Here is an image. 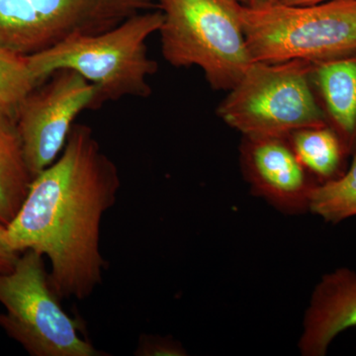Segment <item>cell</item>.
Here are the masks:
<instances>
[{
    "label": "cell",
    "mask_w": 356,
    "mask_h": 356,
    "mask_svg": "<svg viewBox=\"0 0 356 356\" xmlns=\"http://www.w3.org/2000/svg\"><path fill=\"white\" fill-rule=\"evenodd\" d=\"M121 177L92 129L72 126L62 154L33 179L7 238L18 252L48 257L60 298L86 300L102 284V219L116 204Z\"/></svg>",
    "instance_id": "obj_1"
},
{
    "label": "cell",
    "mask_w": 356,
    "mask_h": 356,
    "mask_svg": "<svg viewBox=\"0 0 356 356\" xmlns=\"http://www.w3.org/2000/svg\"><path fill=\"white\" fill-rule=\"evenodd\" d=\"M161 24L159 9L145 11L107 31L72 37L27 56L28 63L41 83L56 70H74L95 86L102 106L126 96L147 98L152 93L147 81L158 64L147 56L146 42Z\"/></svg>",
    "instance_id": "obj_2"
},
{
    "label": "cell",
    "mask_w": 356,
    "mask_h": 356,
    "mask_svg": "<svg viewBox=\"0 0 356 356\" xmlns=\"http://www.w3.org/2000/svg\"><path fill=\"white\" fill-rule=\"evenodd\" d=\"M236 13L254 62L315 63L356 51L355 0L257 7L238 1Z\"/></svg>",
    "instance_id": "obj_3"
},
{
    "label": "cell",
    "mask_w": 356,
    "mask_h": 356,
    "mask_svg": "<svg viewBox=\"0 0 356 356\" xmlns=\"http://www.w3.org/2000/svg\"><path fill=\"white\" fill-rule=\"evenodd\" d=\"M238 0H159L161 53L175 67H196L215 90H229L254 63Z\"/></svg>",
    "instance_id": "obj_4"
},
{
    "label": "cell",
    "mask_w": 356,
    "mask_h": 356,
    "mask_svg": "<svg viewBox=\"0 0 356 356\" xmlns=\"http://www.w3.org/2000/svg\"><path fill=\"white\" fill-rule=\"evenodd\" d=\"M311 69L304 60L252 63L218 107V116L243 137L288 138L327 125Z\"/></svg>",
    "instance_id": "obj_5"
},
{
    "label": "cell",
    "mask_w": 356,
    "mask_h": 356,
    "mask_svg": "<svg viewBox=\"0 0 356 356\" xmlns=\"http://www.w3.org/2000/svg\"><path fill=\"white\" fill-rule=\"evenodd\" d=\"M51 283L44 257L21 252L11 273H0V327L31 356H103L81 334Z\"/></svg>",
    "instance_id": "obj_6"
},
{
    "label": "cell",
    "mask_w": 356,
    "mask_h": 356,
    "mask_svg": "<svg viewBox=\"0 0 356 356\" xmlns=\"http://www.w3.org/2000/svg\"><path fill=\"white\" fill-rule=\"evenodd\" d=\"M156 8V0H0V46L34 55Z\"/></svg>",
    "instance_id": "obj_7"
},
{
    "label": "cell",
    "mask_w": 356,
    "mask_h": 356,
    "mask_svg": "<svg viewBox=\"0 0 356 356\" xmlns=\"http://www.w3.org/2000/svg\"><path fill=\"white\" fill-rule=\"evenodd\" d=\"M99 107L97 89L74 70H56L33 89L15 119L33 177L62 154L76 117Z\"/></svg>",
    "instance_id": "obj_8"
},
{
    "label": "cell",
    "mask_w": 356,
    "mask_h": 356,
    "mask_svg": "<svg viewBox=\"0 0 356 356\" xmlns=\"http://www.w3.org/2000/svg\"><path fill=\"white\" fill-rule=\"evenodd\" d=\"M240 163L254 195L284 214L309 210L311 191L318 182L301 165L288 138L243 137Z\"/></svg>",
    "instance_id": "obj_9"
},
{
    "label": "cell",
    "mask_w": 356,
    "mask_h": 356,
    "mask_svg": "<svg viewBox=\"0 0 356 356\" xmlns=\"http://www.w3.org/2000/svg\"><path fill=\"white\" fill-rule=\"evenodd\" d=\"M356 327V273L339 267L324 274L312 293L298 348L303 356H325L334 339Z\"/></svg>",
    "instance_id": "obj_10"
},
{
    "label": "cell",
    "mask_w": 356,
    "mask_h": 356,
    "mask_svg": "<svg viewBox=\"0 0 356 356\" xmlns=\"http://www.w3.org/2000/svg\"><path fill=\"white\" fill-rule=\"evenodd\" d=\"M311 81L327 125L348 156L356 153V51L312 63Z\"/></svg>",
    "instance_id": "obj_11"
},
{
    "label": "cell",
    "mask_w": 356,
    "mask_h": 356,
    "mask_svg": "<svg viewBox=\"0 0 356 356\" xmlns=\"http://www.w3.org/2000/svg\"><path fill=\"white\" fill-rule=\"evenodd\" d=\"M33 179L15 121L0 116V224L17 216Z\"/></svg>",
    "instance_id": "obj_12"
},
{
    "label": "cell",
    "mask_w": 356,
    "mask_h": 356,
    "mask_svg": "<svg viewBox=\"0 0 356 356\" xmlns=\"http://www.w3.org/2000/svg\"><path fill=\"white\" fill-rule=\"evenodd\" d=\"M301 165L318 182L343 175L348 156L339 135L329 125L295 131L288 137Z\"/></svg>",
    "instance_id": "obj_13"
},
{
    "label": "cell",
    "mask_w": 356,
    "mask_h": 356,
    "mask_svg": "<svg viewBox=\"0 0 356 356\" xmlns=\"http://www.w3.org/2000/svg\"><path fill=\"white\" fill-rule=\"evenodd\" d=\"M350 168L329 181L316 184L309 198V212L337 225L356 216V153Z\"/></svg>",
    "instance_id": "obj_14"
},
{
    "label": "cell",
    "mask_w": 356,
    "mask_h": 356,
    "mask_svg": "<svg viewBox=\"0 0 356 356\" xmlns=\"http://www.w3.org/2000/svg\"><path fill=\"white\" fill-rule=\"evenodd\" d=\"M39 83L27 56L0 46V116L15 121L20 105Z\"/></svg>",
    "instance_id": "obj_15"
},
{
    "label": "cell",
    "mask_w": 356,
    "mask_h": 356,
    "mask_svg": "<svg viewBox=\"0 0 356 356\" xmlns=\"http://www.w3.org/2000/svg\"><path fill=\"white\" fill-rule=\"evenodd\" d=\"M136 355L140 356H184L187 355L184 346L172 337L143 336Z\"/></svg>",
    "instance_id": "obj_16"
},
{
    "label": "cell",
    "mask_w": 356,
    "mask_h": 356,
    "mask_svg": "<svg viewBox=\"0 0 356 356\" xmlns=\"http://www.w3.org/2000/svg\"><path fill=\"white\" fill-rule=\"evenodd\" d=\"M20 254L8 242L7 227L0 224V273H11L17 264Z\"/></svg>",
    "instance_id": "obj_17"
},
{
    "label": "cell",
    "mask_w": 356,
    "mask_h": 356,
    "mask_svg": "<svg viewBox=\"0 0 356 356\" xmlns=\"http://www.w3.org/2000/svg\"><path fill=\"white\" fill-rule=\"evenodd\" d=\"M241 3L250 7L269 6L280 2V0H238Z\"/></svg>",
    "instance_id": "obj_18"
},
{
    "label": "cell",
    "mask_w": 356,
    "mask_h": 356,
    "mask_svg": "<svg viewBox=\"0 0 356 356\" xmlns=\"http://www.w3.org/2000/svg\"><path fill=\"white\" fill-rule=\"evenodd\" d=\"M324 1H329V0H280L281 3L289 4V6H308V4L320 3Z\"/></svg>",
    "instance_id": "obj_19"
}]
</instances>
